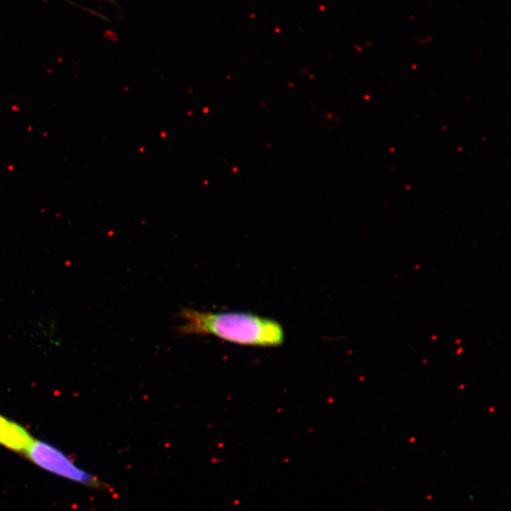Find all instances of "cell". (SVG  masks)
Wrapping results in <instances>:
<instances>
[{"mask_svg":"<svg viewBox=\"0 0 511 511\" xmlns=\"http://www.w3.org/2000/svg\"><path fill=\"white\" fill-rule=\"evenodd\" d=\"M37 467L72 482L88 486H100V481L79 467L69 456L51 443L34 439L23 453Z\"/></svg>","mask_w":511,"mask_h":511,"instance_id":"cell-2","label":"cell"},{"mask_svg":"<svg viewBox=\"0 0 511 511\" xmlns=\"http://www.w3.org/2000/svg\"><path fill=\"white\" fill-rule=\"evenodd\" d=\"M179 317L182 333L215 336L240 346L274 347L281 346L285 339L284 327L278 321L251 312L184 309Z\"/></svg>","mask_w":511,"mask_h":511,"instance_id":"cell-1","label":"cell"},{"mask_svg":"<svg viewBox=\"0 0 511 511\" xmlns=\"http://www.w3.org/2000/svg\"><path fill=\"white\" fill-rule=\"evenodd\" d=\"M34 437L15 421L0 415V445L13 452L25 453Z\"/></svg>","mask_w":511,"mask_h":511,"instance_id":"cell-3","label":"cell"}]
</instances>
